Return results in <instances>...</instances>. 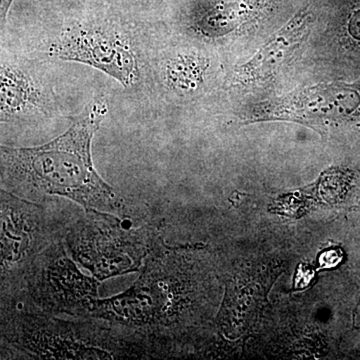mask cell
I'll return each instance as SVG.
<instances>
[{"label": "cell", "mask_w": 360, "mask_h": 360, "mask_svg": "<svg viewBox=\"0 0 360 360\" xmlns=\"http://www.w3.org/2000/svg\"><path fill=\"white\" fill-rule=\"evenodd\" d=\"M108 111V103L98 97L87 104L65 134L49 143L27 148L1 146L2 189L37 202L59 196L85 212L125 217L124 198L104 181L91 158L92 139Z\"/></svg>", "instance_id": "6da1fadb"}, {"label": "cell", "mask_w": 360, "mask_h": 360, "mask_svg": "<svg viewBox=\"0 0 360 360\" xmlns=\"http://www.w3.org/2000/svg\"><path fill=\"white\" fill-rule=\"evenodd\" d=\"M1 352L26 359H153L167 356L160 338L92 317L42 314L1 305Z\"/></svg>", "instance_id": "7a4b0ae2"}, {"label": "cell", "mask_w": 360, "mask_h": 360, "mask_svg": "<svg viewBox=\"0 0 360 360\" xmlns=\"http://www.w3.org/2000/svg\"><path fill=\"white\" fill-rule=\"evenodd\" d=\"M58 201L25 200L6 189L0 191V291L1 300L21 290L25 276L47 248L65 238L78 214L60 210Z\"/></svg>", "instance_id": "3957f363"}, {"label": "cell", "mask_w": 360, "mask_h": 360, "mask_svg": "<svg viewBox=\"0 0 360 360\" xmlns=\"http://www.w3.org/2000/svg\"><path fill=\"white\" fill-rule=\"evenodd\" d=\"M160 238L156 222L130 227L120 215L84 210L68 225L63 243L77 264L103 281L139 271Z\"/></svg>", "instance_id": "277c9868"}, {"label": "cell", "mask_w": 360, "mask_h": 360, "mask_svg": "<svg viewBox=\"0 0 360 360\" xmlns=\"http://www.w3.org/2000/svg\"><path fill=\"white\" fill-rule=\"evenodd\" d=\"M63 7L72 18L49 49L52 58L103 71L125 87L139 78V61L122 26L127 11L104 6Z\"/></svg>", "instance_id": "5b68a950"}, {"label": "cell", "mask_w": 360, "mask_h": 360, "mask_svg": "<svg viewBox=\"0 0 360 360\" xmlns=\"http://www.w3.org/2000/svg\"><path fill=\"white\" fill-rule=\"evenodd\" d=\"M101 281L84 276L66 250L63 238L42 253L25 276L20 292L0 305H16L56 316L86 317L98 300Z\"/></svg>", "instance_id": "8992f818"}, {"label": "cell", "mask_w": 360, "mask_h": 360, "mask_svg": "<svg viewBox=\"0 0 360 360\" xmlns=\"http://www.w3.org/2000/svg\"><path fill=\"white\" fill-rule=\"evenodd\" d=\"M188 22L207 35L232 32L264 20L281 6L283 0H179Z\"/></svg>", "instance_id": "52a82bcc"}, {"label": "cell", "mask_w": 360, "mask_h": 360, "mask_svg": "<svg viewBox=\"0 0 360 360\" xmlns=\"http://www.w3.org/2000/svg\"><path fill=\"white\" fill-rule=\"evenodd\" d=\"M278 113L312 120L360 118V82L309 87L288 97Z\"/></svg>", "instance_id": "ba28073f"}, {"label": "cell", "mask_w": 360, "mask_h": 360, "mask_svg": "<svg viewBox=\"0 0 360 360\" xmlns=\"http://www.w3.org/2000/svg\"><path fill=\"white\" fill-rule=\"evenodd\" d=\"M51 106V94L44 82L20 63L2 58L0 72L1 122L30 115H45Z\"/></svg>", "instance_id": "9c48e42d"}, {"label": "cell", "mask_w": 360, "mask_h": 360, "mask_svg": "<svg viewBox=\"0 0 360 360\" xmlns=\"http://www.w3.org/2000/svg\"><path fill=\"white\" fill-rule=\"evenodd\" d=\"M314 4L310 1L300 9L250 61L236 70V79L255 82L269 77L302 41L314 21Z\"/></svg>", "instance_id": "30bf717a"}, {"label": "cell", "mask_w": 360, "mask_h": 360, "mask_svg": "<svg viewBox=\"0 0 360 360\" xmlns=\"http://www.w3.org/2000/svg\"><path fill=\"white\" fill-rule=\"evenodd\" d=\"M207 59L196 53H179L167 58L161 66V75L167 89L179 96H188L205 82Z\"/></svg>", "instance_id": "8fae6325"}, {"label": "cell", "mask_w": 360, "mask_h": 360, "mask_svg": "<svg viewBox=\"0 0 360 360\" xmlns=\"http://www.w3.org/2000/svg\"><path fill=\"white\" fill-rule=\"evenodd\" d=\"M58 6H105L131 13L151 11L160 4V0H45Z\"/></svg>", "instance_id": "7c38bea8"}, {"label": "cell", "mask_w": 360, "mask_h": 360, "mask_svg": "<svg viewBox=\"0 0 360 360\" xmlns=\"http://www.w3.org/2000/svg\"><path fill=\"white\" fill-rule=\"evenodd\" d=\"M352 4L348 6V32L352 37L360 39V0H350Z\"/></svg>", "instance_id": "4fadbf2b"}, {"label": "cell", "mask_w": 360, "mask_h": 360, "mask_svg": "<svg viewBox=\"0 0 360 360\" xmlns=\"http://www.w3.org/2000/svg\"><path fill=\"white\" fill-rule=\"evenodd\" d=\"M341 257H342V253L340 252V250H328L324 251L323 255L321 257V265L322 267H333L335 266L338 262H340Z\"/></svg>", "instance_id": "5bb4252c"}, {"label": "cell", "mask_w": 360, "mask_h": 360, "mask_svg": "<svg viewBox=\"0 0 360 360\" xmlns=\"http://www.w3.org/2000/svg\"><path fill=\"white\" fill-rule=\"evenodd\" d=\"M14 0H1V6H0V18H1V30H4V25H6L7 15H8L9 11Z\"/></svg>", "instance_id": "9a60e30c"}]
</instances>
